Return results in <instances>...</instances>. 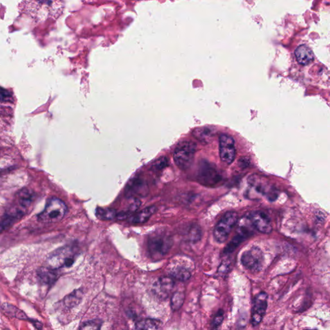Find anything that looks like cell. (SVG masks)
Instances as JSON below:
<instances>
[{"mask_svg": "<svg viewBox=\"0 0 330 330\" xmlns=\"http://www.w3.org/2000/svg\"><path fill=\"white\" fill-rule=\"evenodd\" d=\"M77 252L72 246H65L54 251L47 259L49 267L58 269L71 266L75 261Z\"/></svg>", "mask_w": 330, "mask_h": 330, "instance_id": "cell-6", "label": "cell"}, {"mask_svg": "<svg viewBox=\"0 0 330 330\" xmlns=\"http://www.w3.org/2000/svg\"><path fill=\"white\" fill-rule=\"evenodd\" d=\"M161 322L157 319H144L137 323L134 330H159Z\"/></svg>", "mask_w": 330, "mask_h": 330, "instance_id": "cell-22", "label": "cell"}, {"mask_svg": "<svg viewBox=\"0 0 330 330\" xmlns=\"http://www.w3.org/2000/svg\"><path fill=\"white\" fill-rule=\"evenodd\" d=\"M248 184L252 189H254L257 193L261 195L267 197L269 200H273L276 198V194L265 179L261 176L256 175L251 176L248 179Z\"/></svg>", "mask_w": 330, "mask_h": 330, "instance_id": "cell-12", "label": "cell"}, {"mask_svg": "<svg viewBox=\"0 0 330 330\" xmlns=\"http://www.w3.org/2000/svg\"><path fill=\"white\" fill-rule=\"evenodd\" d=\"M193 135L201 141L209 142L214 135V131L209 128H197L193 132Z\"/></svg>", "mask_w": 330, "mask_h": 330, "instance_id": "cell-25", "label": "cell"}, {"mask_svg": "<svg viewBox=\"0 0 330 330\" xmlns=\"http://www.w3.org/2000/svg\"><path fill=\"white\" fill-rule=\"evenodd\" d=\"M81 300V294L79 293V291H77L76 293H72L71 295L68 296L67 299L65 300V304L67 306H73L78 303L79 300Z\"/></svg>", "mask_w": 330, "mask_h": 330, "instance_id": "cell-28", "label": "cell"}, {"mask_svg": "<svg viewBox=\"0 0 330 330\" xmlns=\"http://www.w3.org/2000/svg\"><path fill=\"white\" fill-rule=\"evenodd\" d=\"M20 11L37 22L58 19L64 9L61 1H24L20 3Z\"/></svg>", "mask_w": 330, "mask_h": 330, "instance_id": "cell-1", "label": "cell"}, {"mask_svg": "<svg viewBox=\"0 0 330 330\" xmlns=\"http://www.w3.org/2000/svg\"><path fill=\"white\" fill-rule=\"evenodd\" d=\"M250 220L253 226L259 232L269 234L272 232V225L267 215L261 211H254L251 213Z\"/></svg>", "mask_w": 330, "mask_h": 330, "instance_id": "cell-14", "label": "cell"}, {"mask_svg": "<svg viewBox=\"0 0 330 330\" xmlns=\"http://www.w3.org/2000/svg\"><path fill=\"white\" fill-rule=\"evenodd\" d=\"M26 214V210L19 207H13L8 210L2 218L1 230L2 232L9 229L18 220H20L22 217Z\"/></svg>", "mask_w": 330, "mask_h": 330, "instance_id": "cell-15", "label": "cell"}, {"mask_svg": "<svg viewBox=\"0 0 330 330\" xmlns=\"http://www.w3.org/2000/svg\"><path fill=\"white\" fill-rule=\"evenodd\" d=\"M305 330H313V329H305Z\"/></svg>", "mask_w": 330, "mask_h": 330, "instance_id": "cell-32", "label": "cell"}, {"mask_svg": "<svg viewBox=\"0 0 330 330\" xmlns=\"http://www.w3.org/2000/svg\"><path fill=\"white\" fill-rule=\"evenodd\" d=\"M156 211L157 208L154 206L146 207L131 217L130 223L134 224V225L145 223Z\"/></svg>", "mask_w": 330, "mask_h": 330, "instance_id": "cell-17", "label": "cell"}, {"mask_svg": "<svg viewBox=\"0 0 330 330\" xmlns=\"http://www.w3.org/2000/svg\"><path fill=\"white\" fill-rule=\"evenodd\" d=\"M68 207L60 199L52 197L47 200L44 210L38 215V220L43 223H56L66 216Z\"/></svg>", "mask_w": 330, "mask_h": 330, "instance_id": "cell-2", "label": "cell"}, {"mask_svg": "<svg viewBox=\"0 0 330 330\" xmlns=\"http://www.w3.org/2000/svg\"><path fill=\"white\" fill-rule=\"evenodd\" d=\"M223 319L224 311L223 310H219L214 317L213 322L214 328H218L219 326L221 324V323L223 322Z\"/></svg>", "mask_w": 330, "mask_h": 330, "instance_id": "cell-30", "label": "cell"}, {"mask_svg": "<svg viewBox=\"0 0 330 330\" xmlns=\"http://www.w3.org/2000/svg\"><path fill=\"white\" fill-rule=\"evenodd\" d=\"M185 294L180 291L174 293L171 299V307L173 310H179L184 303Z\"/></svg>", "mask_w": 330, "mask_h": 330, "instance_id": "cell-26", "label": "cell"}, {"mask_svg": "<svg viewBox=\"0 0 330 330\" xmlns=\"http://www.w3.org/2000/svg\"><path fill=\"white\" fill-rule=\"evenodd\" d=\"M36 198L35 194L31 190L22 189L17 194V202L19 207L24 210L28 209Z\"/></svg>", "mask_w": 330, "mask_h": 330, "instance_id": "cell-18", "label": "cell"}, {"mask_svg": "<svg viewBox=\"0 0 330 330\" xmlns=\"http://www.w3.org/2000/svg\"><path fill=\"white\" fill-rule=\"evenodd\" d=\"M167 159L165 157H162L160 158L159 159H158V161L155 162L154 164V167L157 170L161 169L163 168L165 165L167 164Z\"/></svg>", "mask_w": 330, "mask_h": 330, "instance_id": "cell-31", "label": "cell"}, {"mask_svg": "<svg viewBox=\"0 0 330 330\" xmlns=\"http://www.w3.org/2000/svg\"><path fill=\"white\" fill-rule=\"evenodd\" d=\"M196 175L198 182L208 187L218 186L223 181V176L216 165L206 160L199 164Z\"/></svg>", "mask_w": 330, "mask_h": 330, "instance_id": "cell-4", "label": "cell"}, {"mask_svg": "<svg viewBox=\"0 0 330 330\" xmlns=\"http://www.w3.org/2000/svg\"><path fill=\"white\" fill-rule=\"evenodd\" d=\"M174 281L171 278L162 277L158 281L156 290L158 294L161 297H166L171 292L174 288Z\"/></svg>", "mask_w": 330, "mask_h": 330, "instance_id": "cell-20", "label": "cell"}, {"mask_svg": "<svg viewBox=\"0 0 330 330\" xmlns=\"http://www.w3.org/2000/svg\"><path fill=\"white\" fill-rule=\"evenodd\" d=\"M236 154L234 139L229 135L221 134L219 136V155L221 161L225 164H232L236 157Z\"/></svg>", "mask_w": 330, "mask_h": 330, "instance_id": "cell-10", "label": "cell"}, {"mask_svg": "<svg viewBox=\"0 0 330 330\" xmlns=\"http://www.w3.org/2000/svg\"><path fill=\"white\" fill-rule=\"evenodd\" d=\"M237 223L238 215L236 212H228L224 214L214 228L215 240L219 243H225Z\"/></svg>", "mask_w": 330, "mask_h": 330, "instance_id": "cell-7", "label": "cell"}, {"mask_svg": "<svg viewBox=\"0 0 330 330\" xmlns=\"http://www.w3.org/2000/svg\"><path fill=\"white\" fill-rule=\"evenodd\" d=\"M173 245V239L168 234L162 232L155 233L148 239L149 254L153 259H161L168 254Z\"/></svg>", "mask_w": 330, "mask_h": 330, "instance_id": "cell-3", "label": "cell"}, {"mask_svg": "<svg viewBox=\"0 0 330 330\" xmlns=\"http://www.w3.org/2000/svg\"><path fill=\"white\" fill-rule=\"evenodd\" d=\"M295 56L297 62L301 65H308L312 63L315 58L313 51L306 45H301L296 49Z\"/></svg>", "mask_w": 330, "mask_h": 330, "instance_id": "cell-16", "label": "cell"}, {"mask_svg": "<svg viewBox=\"0 0 330 330\" xmlns=\"http://www.w3.org/2000/svg\"><path fill=\"white\" fill-rule=\"evenodd\" d=\"M171 276L181 281H187L191 277V271L183 265H175L171 268Z\"/></svg>", "mask_w": 330, "mask_h": 330, "instance_id": "cell-21", "label": "cell"}, {"mask_svg": "<svg viewBox=\"0 0 330 330\" xmlns=\"http://www.w3.org/2000/svg\"><path fill=\"white\" fill-rule=\"evenodd\" d=\"M96 215L97 218L104 221L112 220L117 216V212L114 209L103 208H98L96 210Z\"/></svg>", "mask_w": 330, "mask_h": 330, "instance_id": "cell-24", "label": "cell"}, {"mask_svg": "<svg viewBox=\"0 0 330 330\" xmlns=\"http://www.w3.org/2000/svg\"><path fill=\"white\" fill-rule=\"evenodd\" d=\"M38 275L42 282L51 284L58 279V274L55 269L51 268H41L38 271Z\"/></svg>", "mask_w": 330, "mask_h": 330, "instance_id": "cell-19", "label": "cell"}, {"mask_svg": "<svg viewBox=\"0 0 330 330\" xmlns=\"http://www.w3.org/2000/svg\"><path fill=\"white\" fill-rule=\"evenodd\" d=\"M189 236L192 241H198L201 236V230L198 228L194 227L190 230Z\"/></svg>", "mask_w": 330, "mask_h": 330, "instance_id": "cell-29", "label": "cell"}, {"mask_svg": "<svg viewBox=\"0 0 330 330\" xmlns=\"http://www.w3.org/2000/svg\"><path fill=\"white\" fill-rule=\"evenodd\" d=\"M253 227L254 226L251 223L250 219H242L239 223L236 234L224 250L225 254H230L234 252L242 243L252 236L254 234Z\"/></svg>", "mask_w": 330, "mask_h": 330, "instance_id": "cell-8", "label": "cell"}, {"mask_svg": "<svg viewBox=\"0 0 330 330\" xmlns=\"http://www.w3.org/2000/svg\"><path fill=\"white\" fill-rule=\"evenodd\" d=\"M196 147V143L188 141L180 142L176 146L174 159L179 168L186 171L191 167L195 156Z\"/></svg>", "mask_w": 330, "mask_h": 330, "instance_id": "cell-5", "label": "cell"}, {"mask_svg": "<svg viewBox=\"0 0 330 330\" xmlns=\"http://www.w3.org/2000/svg\"><path fill=\"white\" fill-rule=\"evenodd\" d=\"M101 322L98 320H89L83 323L79 330H101Z\"/></svg>", "mask_w": 330, "mask_h": 330, "instance_id": "cell-27", "label": "cell"}, {"mask_svg": "<svg viewBox=\"0 0 330 330\" xmlns=\"http://www.w3.org/2000/svg\"><path fill=\"white\" fill-rule=\"evenodd\" d=\"M2 308L5 313L8 314L11 317H17L20 318V319L24 320L27 318L26 314L23 312L22 311L20 310L17 307L13 306V305L5 303L2 304Z\"/></svg>", "mask_w": 330, "mask_h": 330, "instance_id": "cell-23", "label": "cell"}, {"mask_svg": "<svg viewBox=\"0 0 330 330\" xmlns=\"http://www.w3.org/2000/svg\"><path fill=\"white\" fill-rule=\"evenodd\" d=\"M267 307L268 294L262 291L255 298L251 317V323L253 326H257L261 323L265 315Z\"/></svg>", "mask_w": 330, "mask_h": 330, "instance_id": "cell-11", "label": "cell"}, {"mask_svg": "<svg viewBox=\"0 0 330 330\" xmlns=\"http://www.w3.org/2000/svg\"><path fill=\"white\" fill-rule=\"evenodd\" d=\"M263 252L257 246L245 251L241 255V262L244 267L252 272H258L263 267Z\"/></svg>", "mask_w": 330, "mask_h": 330, "instance_id": "cell-9", "label": "cell"}, {"mask_svg": "<svg viewBox=\"0 0 330 330\" xmlns=\"http://www.w3.org/2000/svg\"><path fill=\"white\" fill-rule=\"evenodd\" d=\"M148 185L143 180L140 178H135L130 181L126 187L125 194L128 198L138 200V198L147 195Z\"/></svg>", "mask_w": 330, "mask_h": 330, "instance_id": "cell-13", "label": "cell"}]
</instances>
